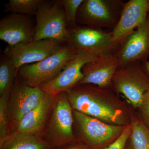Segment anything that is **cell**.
Here are the masks:
<instances>
[{
    "label": "cell",
    "mask_w": 149,
    "mask_h": 149,
    "mask_svg": "<svg viewBox=\"0 0 149 149\" xmlns=\"http://www.w3.org/2000/svg\"><path fill=\"white\" fill-rule=\"evenodd\" d=\"M72 109L111 125L131 124L135 111L112 88L78 85L66 92Z\"/></svg>",
    "instance_id": "1"
},
{
    "label": "cell",
    "mask_w": 149,
    "mask_h": 149,
    "mask_svg": "<svg viewBox=\"0 0 149 149\" xmlns=\"http://www.w3.org/2000/svg\"><path fill=\"white\" fill-rule=\"evenodd\" d=\"M46 128L45 139L57 148L80 142L73 131L74 117L66 92L55 96L54 101Z\"/></svg>",
    "instance_id": "2"
},
{
    "label": "cell",
    "mask_w": 149,
    "mask_h": 149,
    "mask_svg": "<svg viewBox=\"0 0 149 149\" xmlns=\"http://www.w3.org/2000/svg\"><path fill=\"white\" fill-rule=\"evenodd\" d=\"M77 52L68 45L63 46L41 61L22 65L17 70V74L28 86L40 87L58 75Z\"/></svg>",
    "instance_id": "3"
},
{
    "label": "cell",
    "mask_w": 149,
    "mask_h": 149,
    "mask_svg": "<svg viewBox=\"0 0 149 149\" xmlns=\"http://www.w3.org/2000/svg\"><path fill=\"white\" fill-rule=\"evenodd\" d=\"M73 114L77 139L92 149H103L107 146L127 126L109 124L73 110Z\"/></svg>",
    "instance_id": "4"
},
{
    "label": "cell",
    "mask_w": 149,
    "mask_h": 149,
    "mask_svg": "<svg viewBox=\"0 0 149 149\" xmlns=\"http://www.w3.org/2000/svg\"><path fill=\"white\" fill-rule=\"evenodd\" d=\"M61 1L53 3L44 2L36 16L33 40H52L61 44L68 42L70 32L68 29L66 17Z\"/></svg>",
    "instance_id": "5"
},
{
    "label": "cell",
    "mask_w": 149,
    "mask_h": 149,
    "mask_svg": "<svg viewBox=\"0 0 149 149\" xmlns=\"http://www.w3.org/2000/svg\"><path fill=\"white\" fill-rule=\"evenodd\" d=\"M112 88L122 95L135 109H137L149 92V78L141 62L120 67L112 79Z\"/></svg>",
    "instance_id": "6"
},
{
    "label": "cell",
    "mask_w": 149,
    "mask_h": 149,
    "mask_svg": "<svg viewBox=\"0 0 149 149\" xmlns=\"http://www.w3.org/2000/svg\"><path fill=\"white\" fill-rule=\"evenodd\" d=\"M124 4L118 0H84L78 10L76 22L95 29H113Z\"/></svg>",
    "instance_id": "7"
},
{
    "label": "cell",
    "mask_w": 149,
    "mask_h": 149,
    "mask_svg": "<svg viewBox=\"0 0 149 149\" xmlns=\"http://www.w3.org/2000/svg\"><path fill=\"white\" fill-rule=\"evenodd\" d=\"M70 32L68 45L77 52L101 56L115 53L119 47L113 41L111 32L88 27H75Z\"/></svg>",
    "instance_id": "8"
},
{
    "label": "cell",
    "mask_w": 149,
    "mask_h": 149,
    "mask_svg": "<svg viewBox=\"0 0 149 149\" xmlns=\"http://www.w3.org/2000/svg\"><path fill=\"white\" fill-rule=\"evenodd\" d=\"M45 93L41 87L28 86L21 80L14 83L8 105L10 129L15 130L22 118L40 103Z\"/></svg>",
    "instance_id": "9"
},
{
    "label": "cell",
    "mask_w": 149,
    "mask_h": 149,
    "mask_svg": "<svg viewBox=\"0 0 149 149\" xmlns=\"http://www.w3.org/2000/svg\"><path fill=\"white\" fill-rule=\"evenodd\" d=\"M99 57L87 52L78 51L59 74L53 80L41 85V89L54 96L70 91L78 85L83 79L82 68L84 65L96 60Z\"/></svg>",
    "instance_id": "10"
},
{
    "label": "cell",
    "mask_w": 149,
    "mask_h": 149,
    "mask_svg": "<svg viewBox=\"0 0 149 149\" xmlns=\"http://www.w3.org/2000/svg\"><path fill=\"white\" fill-rule=\"evenodd\" d=\"M63 47L61 44L55 40H33L12 47L8 46L4 54L12 61L18 70L24 65L32 64L45 59Z\"/></svg>",
    "instance_id": "11"
},
{
    "label": "cell",
    "mask_w": 149,
    "mask_h": 149,
    "mask_svg": "<svg viewBox=\"0 0 149 149\" xmlns=\"http://www.w3.org/2000/svg\"><path fill=\"white\" fill-rule=\"evenodd\" d=\"M149 0H130L124 3L117 24L111 32L113 42L120 47L137 28L148 19Z\"/></svg>",
    "instance_id": "12"
},
{
    "label": "cell",
    "mask_w": 149,
    "mask_h": 149,
    "mask_svg": "<svg viewBox=\"0 0 149 149\" xmlns=\"http://www.w3.org/2000/svg\"><path fill=\"white\" fill-rule=\"evenodd\" d=\"M116 54L119 60L120 67L147 60L149 56V22L148 19L126 38Z\"/></svg>",
    "instance_id": "13"
},
{
    "label": "cell",
    "mask_w": 149,
    "mask_h": 149,
    "mask_svg": "<svg viewBox=\"0 0 149 149\" xmlns=\"http://www.w3.org/2000/svg\"><path fill=\"white\" fill-rule=\"evenodd\" d=\"M119 67L116 53L100 56L84 65L83 77L78 85L91 84L102 88H112L113 78Z\"/></svg>",
    "instance_id": "14"
},
{
    "label": "cell",
    "mask_w": 149,
    "mask_h": 149,
    "mask_svg": "<svg viewBox=\"0 0 149 149\" xmlns=\"http://www.w3.org/2000/svg\"><path fill=\"white\" fill-rule=\"evenodd\" d=\"M35 26L29 16L13 14L0 21V39L12 47L33 41Z\"/></svg>",
    "instance_id": "15"
},
{
    "label": "cell",
    "mask_w": 149,
    "mask_h": 149,
    "mask_svg": "<svg viewBox=\"0 0 149 149\" xmlns=\"http://www.w3.org/2000/svg\"><path fill=\"white\" fill-rule=\"evenodd\" d=\"M54 99L55 96L46 93L40 103L22 118L15 131L42 134Z\"/></svg>",
    "instance_id": "16"
},
{
    "label": "cell",
    "mask_w": 149,
    "mask_h": 149,
    "mask_svg": "<svg viewBox=\"0 0 149 149\" xmlns=\"http://www.w3.org/2000/svg\"><path fill=\"white\" fill-rule=\"evenodd\" d=\"M42 134L14 131L0 142V149H56Z\"/></svg>",
    "instance_id": "17"
},
{
    "label": "cell",
    "mask_w": 149,
    "mask_h": 149,
    "mask_svg": "<svg viewBox=\"0 0 149 149\" xmlns=\"http://www.w3.org/2000/svg\"><path fill=\"white\" fill-rule=\"evenodd\" d=\"M131 125L130 149H149V128L136 111L132 116Z\"/></svg>",
    "instance_id": "18"
},
{
    "label": "cell",
    "mask_w": 149,
    "mask_h": 149,
    "mask_svg": "<svg viewBox=\"0 0 149 149\" xmlns=\"http://www.w3.org/2000/svg\"><path fill=\"white\" fill-rule=\"evenodd\" d=\"M17 70L12 61L4 54L0 62V96L11 91Z\"/></svg>",
    "instance_id": "19"
},
{
    "label": "cell",
    "mask_w": 149,
    "mask_h": 149,
    "mask_svg": "<svg viewBox=\"0 0 149 149\" xmlns=\"http://www.w3.org/2000/svg\"><path fill=\"white\" fill-rule=\"evenodd\" d=\"M42 0H10L5 6V11L24 15H35Z\"/></svg>",
    "instance_id": "20"
},
{
    "label": "cell",
    "mask_w": 149,
    "mask_h": 149,
    "mask_svg": "<svg viewBox=\"0 0 149 149\" xmlns=\"http://www.w3.org/2000/svg\"><path fill=\"white\" fill-rule=\"evenodd\" d=\"M10 92L5 93L0 98V142L10 134L8 105Z\"/></svg>",
    "instance_id": "21"
},
{
    "label": "cell",
    "mask_w": 149,
    "mask_h": 149,
    "mask_svg": "<svg viewBox=\"0 0 149 149\" xmlns=\"http://www.w3.org/2000/svg\"><path fill=\"white\" fill-rule=\"evenodd\" d=\"M84 0H63L61 1L66 17L67 22L74 27L78 10Z\"/></svg>",
    "instance_id": "22"
},
{
    "label": "cell",
    "mask_w": 149,
    "mask_h": 149,
    "mask_svg": "<svg viewBox=\"0 0 149 149\" xmlns=\"http://www.w3.org/2000/svg\"><path fill=\"white\" fill-rule=\"evenodd\" d=\"M131 133V125L130 124L126 126L122 134L115 141L103 149H125Z\"/></svg>",
    "instance_id": "23"
},
{
    "label": "cell",
    "mask_w": 149,
    "mask_h": 149,
    "mask_svg": "<svg viewBox=\"0 0 149 149\" xmlns=\"http://www.w3.org/2000/svg\"><path fill=\"white\" fill-rule=\"evenodd\" d=\"M137 109L141 119L149 128V92L145 96Z\"/></svg>",
    "instance_id": "24"
},
{
    "label": "cell",
    "mask_w": 149,
    "mask_h": 149,
    "mask_svg": "<svg viewBox=\"0 0 149 149\" xmlns=\"http://www.w3.org/2000/svg\"><path fill=\"white\" fill-rule=\"evenodd\" d=\"M61 149H92L81 142H77L69 144Z\"/></svg>",
    "instance_id": "25"
},
{
    "label": "cell",
    "mask_w": 149,
    "mask_h": 149,
    "mask_svg": "<svg viewBox=\"0 0 149 149\" xmlns=\"http://www.w3.org/2000/svg\"><path fill=\"white\" fill-rule=\"evenodd\" d=\"M143 69L149 78V61L148 60L141 62Z\"/></svg>",
    "instance_id": "26"
},
{
    "label": "cell",
    "mask_w": 149,
    "mask_h": 149,
    "mask_svg": "<svg viewBox=\"0 0 149 149\" xmlns=\"http://www.w3.org/2000/svg\"><path fill=\"white\" fill-rule=\"evenodd\" d=\"M148 22H149V12L148 14Z\"/></svg>",
    "instance_id": "27"
},
{
    "label": "cell",
    "mask_w": 149,
    "mask_h": 149,
    "mask_svg": "<svg viewBox=\"0 0 149 149\" xmlns=\"http://www.w3.org/2000/svg\"><path fill=\"white\" fill-rule=\"evenodd\" d=\"M61 148H56V149H61Z\"/></svg>",
    "instance_id": "28"
},
{
    "label": "cell",
    "mask_w": 149,
    "mask_h": 149,
    "mask_svg": "<svg viewBox=\"0 0 149 149\" xmlns=\"http://www.w3.org/2000/svg\"><path fill=\"white\" fill-rule=\"evenodd\" d=\"M129 149L127 148V149Z\"/></svg>",
    "instance_id": "29"
}]
</instances>
